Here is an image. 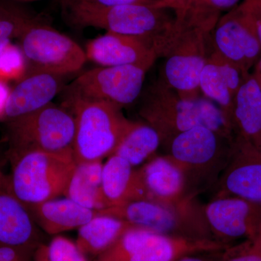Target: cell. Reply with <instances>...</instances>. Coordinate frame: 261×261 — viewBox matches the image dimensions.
<instances>
[{
  "label": "cell",
  "mask_w": 261,
  "mask_h": 261,
  "mask_svg": "<svg viewBox=\"0 0 261 261\" xmlns=\"http://www.w3.org/2000/svg\"><path fill=\"white\" fill-rule=\"evenodd\" d=\"M232 142L207 127L197 126L164 144L167 156L183 173L186 197L195 198L215 186L227 164Z\"/></svg>",
  "instance_id": "2"
},
{
  "label": "cell",
  "mask_w": 261,
  "mask_h": 261,
  "mask_svg": "<svg viewBox=\"0 0 261 261\" xmlns=\"http://www.w3.org/2000/svg\"><path fill=\"white\" fill-rule=\"evenodd\" d=\"M229 248L220 250V251L202 252V253L187 255L175 261H224L225 257L227 255L228 250Z\"/></svg>",
  "instance_id": "33"
},
{
  "label": "cell",
  "mask_w": 261,
  "mask_h": 261,
  "mask_svg": "<svg viewBox=\"0 0 261 261\" xmlns=\"http://www.w3.org/2000/svg\"><path fill=\"white\" fill-rule=\"evenodd\" d=\"M252 73L256 75L257 79L261 82V58L256 63V65H255V67H254V71Z\"/></svg>",
  "instance_id": "38"
},
{
  "label": "cell",
  "mask_w": 261,
  "mask_h": 261,
  "mask_svg": "<svg viewBox=\"0 0 261 261\" xmlns=\"http://www.w3.org/2000/svg\"><path fill=\"white\" fill-rule=\"evenodd\" d=\"M147 124L157 130L161 144L197 126H205L233 141V128L224 113L207 98L181 97L161 79L147 89L139 111Z\"/></svg>",
  "instance_id": "1"
},
{
  "label": "cell",
  "mask_w": 261,
  "mask_h": 261,
  "mask_svg": "<svg viewBox=\"0 0 261 261\" xmlns=\"http://www.w3.org/2000/svg\"><path fill=\"white\" fill-rule=\"evenodd\" d=\"M250 74L213 55L209 56L201 73L200 92L222 111L232 127L235 97Z\"/></svg>",
  "instance_id": "15"
},
{
  "label": "cell",
  "mask_w": 261,
  "mask_h": 261,
  "mask_svg": "<svg viewBox=\"0 0 261 261\" xmlns=\"http://www.w3.org/2000/svg\"><path fill=\"white\" fill-rule=\"evenodd\" d=\"M5 124L8 157L32 151H73L75 119L66 108L50 103Z\"/></svg>",
  "instance_id": "7"
},
{
  "label": "cell",
  "mask_w": 261,
  "mask_h": 261,
  "mask_svg": "<svg viewBox=\"0 0 261 261\" xmlns=\"http://www.w3.org/2000/svg\"><path fill=\"white\" fill-rule=\"evenodd\" d=\"M240 5L253 23L261 44V0H244Z\"/></svg>",
  "instance_id": "32"
},
{
  "label": "cell",
  "mask_w": 261,
  "mask_h": 261,
  "mask_svg": "<svg viewBox=\"0 0 261 261\" xmlns=\"http://www.w3.org/2000/svg\"><path fill=\"white\" fill-rule=\"evenodd\" d=\"M161 5L128 4L65 15L74 27H94L139 38L161 57L174 16Z\"/></svg>",
  "instance_id": "5"
},
{
  "label": "cell",
  "mask_w": 261,
  "mask_h": 261,
  "mask_svg": "<svg viewBox=\"0 0 261 261\" xmlns=\"http://www.w3.org/2000/svg\"><path fill=\"white\" fill-rule=\"evenodd\" d=\"M165 3L166 8L175 10L185 6L188 0H161Z\"/></svg>",
  "instance_id": "36"
},
{
  "label": "cell",
  "mask_w": 261,
  "mask_h": 261,
  "mask_svg": "<svg viewBox=\"0 0 261 261\" xmlns=\"http://www.w3.org/2000/svg\"><path fill=\"white\" fill-rule=\"evenodd\" d=\"M147 70L134 65L94 68L70 84L66 97L101 101L122 109L140 96Z\"/></svg>",
  "instance_id": "9"
},
{
  "label": "cell",
  "mask_w": 261,
  "mask_h": 261,
  "mask_svg": "<svg viewBox=\"0 0 261 261\" xmlns=\"http://www.w3.org/2000/svg\"><path fill=\"white\" fill-rule=\"evenodd\" d=\"M11 89L7 82L0 80V121L3 120L5 108H6Z\"/></svg>",
  "instance_id": "35"
},
{
  "label": "cell",
  "mask_w": 261,
  "mask_h": 261,
  "mask_svg": "<svg viewBox=\"0 0 261 261\" xmlns=\"http://www.w3.org/2000/svg\"><path fill=\"white\" fill-rule=\"evenodd\" d=\"M10 186L27 207L64 197L77 163L73 151H32L8 157Z\"/></svg>",
  "instance_id": "4"
},
{
  "label": "cell",
  "mask_w": 261,
  "mask_h": 261,
  "mask_svg": "<svg viewBox=\"0 0 261 261\" xmlns=\"http://www.w3.org/2000/svg\"><path fill=\"white\" fill-rule=\"evenodd\" d=\"M48 261H88L75 242L62 236L55 237L46 245Z\"/></svg>",
  "instance_id": "29"
},
{
  "label": "cell",
  "mask_w": 261,
  "mask_h": 261,
  "mask_svg": "<svg viewBox=\"0 0 261 261\" xmlns=\"http://www.w3.org/2000/svg\"><path fill=\"white\" fill-rule=\"evenodd\" d=\"M18 39L27 62V75L47 73L65 76L79 71L87 60L85 50L73 39L33 19Z\"/></svg>",
  "instance_id": "8"
},
{
  "label": "cell",
  "mask_w": 261,
  "mask_h": 261,
  "mask_svg": "<svg viewBox=\"0 0 261 261\" xmlns=\"http://www.w3.org/2000/svg\"><path fill=\"white\" fill-rule=\"evenodd\" d=\"M85 53L87 59L102 67L134 65L147 70L159 58L153 48L142 39L109 32L91 40Z\"/></svg>",
  "instance_id": "14"
},
{
  "label": "cell",
  "mask_w": 261,
  "mask_h": 261,
  "mask_svg": "<svg viewBox=\"0 0 261 261\" xmlns=\"http://www.w3.org/2000/svg\"><path fill=\"white\" fill-rule=\"evenodd\" d=\"M102 161L77 163L64 197L96 211L109 207L103 194Z\"/></svg>",
  "instance_id": "22"
},
{
  "label": "cell",
  "mask_w": 261,
  "mask_h": 261,
  "mask_svg": "<svg viewBox=\"0 0 261 261\" xmlns=\"http://www.w3.org/2000/svg\"><path fill=\"white\" fill-rule=\"evenodd\" d=\"M63 75L47 73L25 75L11 89L3 121L34 112L51 103L63 87Z\"/></svg>",
  "instance_id": "16"
},
{
  "label": "cell",
  "mask_w": 261,
  "mask_h": 261,
  "mask_svg": "<svg viewBox=\"0 0 261 261\" xmlns=\"http://www.w3.org/2000/svg\"><path fill=\"white\" fill-rule=\"evenodd\" d=\"M32 20L22 12L0 3V55L12 39H18Z\"/></svg>",
  "instance_id": "26"
},
{
  "label": "cell",
  "mask_w": 261,
  "mask_h": 261,
  "mask_svg": "<svg viewBox=\"0 0 261 261\" xmlns=\"http://www.w3.org/2000/svg\"><path fill=\"white\" fill-rule=\"evenodd\" d=\"M23 1H35V0H23Z\"/></svg>",
  "instance_id": "39"
},
{
  "label": "cell",
  "mask_w": 261,
  "mask_h": 261,
  "mask_svg": "<svg viewBox=\"0 0 261 261\" xmlns=\"http://www.w3.org/2000/svg\"><path fill=\"white\" fill-rule=\"evenodd\" d=\"M235 137L261 146V82L253 73L239 89L233 110Z\"/></svg>",
  "instance_id": "20"
},
{
  "label": "cell",
  "mask_w": 261,
  "mask_h": 261,
  "mask_svg": "<svg viewBox=\"0 0 261 261\" xmlns=\"http://www.w3.org/2000/svg\"><path fill=\"white\" fill-rule=\"evenodd\" d=\"M161 145L157 130L147 123L137 122L113 154L123 158L135 168L149 159Z\"/></svg>",
  "instance_id": "24"
},
{
  "label": "cell",
  "mask_w": 261,
  "mask_h": 261,
  "mask_svg": "<svg viewBox=\"0 0 261 261\" xmlns=\"http://www.w3.org/2000/svg\"><path fill=\"white\" fill-rule=\"evenodd\" d=\"M215 186V197L233 196L261 205V146L236 136L227 164Z\"/></svg>",
  "instance_id": "12"
},
{
  "label": "cell",
  "mask_w": 261,
  "mask_h": 261,
  "mask_svg": "<svg viewBox=\"0 0 261 261\" xmlns=\"http://www.w3.org/2000/svg\"><path fill=\"white\" fill-rule=\"evenodd\" d=\"M75 119L73 152L77 163L102 161L114 153L137 125L123 116L121 108L101 101L66 97Z\"/></svg>",
  "instance_id": "3"
},
{
  "label": "cell",
  "mask_w": 261,
  "mask_h": 261,
  "mask_svg": "<svg viewBox=\"0 0 261 261\" xmlns=\"http://www.w3.org/2000/svg\"><path fill=\"white\" fill-rule=\"evenodd\" d=\"M61 1L62 10L64 15L128 4L161 5L165 8V3L161 0H61Z\"/></svg>",
  "instance_id": "28"
},
{
  "label": "cell",
  "mask_w": 261,
  "mask_h": 261,
  "mask_svg": "<svg viewBox=\"0 0 261 261\" xmlns=\"http://www.w3.org/2000/svg\"><path fill=\"white\" fill-rule=\"evenodd\" d=\"M154 233L146 228H130L95 261H128Z\"/></svg>",
  "instance_id": "25"
},
{
  "label": "cell",
  "mask_w": 261,
  "mask_h": 261,
  "mask_svg": "<svg viewBox=\"0 0 261 261\" xmlns=\"http://www.w3.org/2000/svg\"><path fill=\"white\" fill-rule=\"evenodd\" d=\"M42 240L40 228L12 191L8 174L0 168V244L35 252Z\"/></svg>",
  "instance_id": "13"
},
{
  "label": "cell",
  "mask_w": 261,
  "mask_h": 261,
  "mask_svg": "<svg viewBox=\"0 0 261 261\" xmlns=\"http://www.w3.org/2000/svg\"><path fill=\"white\" fill-rule=\"evenodd\" d=\"M27 62L19 46L10 43L0 55V80L20 82L27 75Z\"/></svg>",
  "instance_id": "27"
},
{
  "label": "cell",
  "mask_w": 261,
  "mask_h": 261,
  "mask_svg": "<svg viewBox=\"0 0 261 261\" xmlns=\"http://www.w3.org/2000/svg\"><path fill=\"white\" fill-rule=\"evenodd\" d=\"M145 193V200L176 205L185 196V178L181 169L168 156H158L137 169Z\"/></svg>",
  "instance_id": "17"
},
{
  "label": "cell",
  "mask_w": 261,
  "mask_h": 261,
  "mask_svg": "<svg viewBox=\"0 0 261 261\" xmlns=\"http://www.w3.org/2000/svg\"><path fill=\"white\" fill-rule=\"evenodd\" d=\"M34 251L0 244V261H33Z\"/></svg>",
  "instance_id": "31"
},
{
  "label": "cell",
  "mask_w": 261,
  "mask_h": 261,
  "mask_svg": "<svg viewBox=\"0 0 261 261\" xmlns=\"http://www.w3.org/2000/svg\"><path fill=\"white\" fill-rule=\"evenodd\" d=\"M231 247L214 239H192L154 233L128 261H175L202 252L220 251Z\"/></svg>",
  "instance_id": "18"
},
{
  "label": "cell",
  "mask_w": 261,
  "mask_h": 261,
  "mask_svg": "<svg viewBox=\"0 0 261 261\" xmlns=\"http://www.w3.org/2000/svg\"><path fill=\"white\" fill-rule=\"evenodd\" d=\"M210 55L246 73L261 58V44L251 20L240 5L220 18L210 40Z\"/></svg>",
  "instance_id": "10"
},
{
  "label": "cell",
  "mask_w": 261,
  "mask_h": 261,
  "mask_svg": "<svg viewBox=\"0 0 261 261\" xmlns=\"http://www.w3.org/2000/svg\"><path fill=\"white\" fill-rule=\"evenodd\" d=\"M39 228L49 235L80 228L98 211L80 205L68 197H57L27 207Z\"/></svg>",
  "instance_id": "19"
},
{
  "label": "cell",
  "mask_w": 261,
  "mask_h": 261,
  "mask_svg": "<svg viewBox=\"0 0 261 261\" xmlns=\"http://www.w3.org/2000/svg\"><path fill=\"white\" fill-rule=\"evenodd\" d=\"M203 211L214 238L223 243L253 240L261 234L260 204L233 196L215 197Z\"/></svg>",
  "instance_id": "11"
},
{
  "label": "cell",
  "mask_w": 261,
  "mask_h": 261,
  "mask_svg": "<svg viewBox=\"0 0 261 261\" xmlns=\"http://www.w3.org/2000/svg\"><path fill=\"white\" fill-rule=\"evenodd\" d=\"M34 261H48L46 254V245L42 244L38 247L34 252Z\"/></svg>",
  "instance_id": "37"
},
{
  "label": "cell",
  "mask_w": 261,
  "mask_h": 261,
  "mask_svg": "<svg viewBox=\"0 0 261 261\" xmlns=\"http://www.w3.org/2000/svg\"><path fill=\"white\" fill-rule=\"evenodd\" d=\"M98 213L161 234L216 240L206 221L203 207L201 208L195 204L193 198H187L176 205L147 200L130 201Z\"/></svg>",
  "instance_id": "6"
},
{
  "label": "cell",
  "mask_w": 261,
  "mask_h": 261,
  "mask_svg": "<svg viewBox=\"0 0 261 261\" xmlns=\"http://www.w3.org/2000/svg\"><path fill=\"white\" fill-rule=\"evenodd\" d=\"M198 1L222 13L224 11L226 10L229 11L230 10L238 6L240 0H198Z\"/></svg>",
  "instance_id": "34"
},
{
  "label": "cell",
  "mask_w": 261,
  "mask_h": 261,
  "mask_svg": "<svg viewBox=\"0 0 261 261\" xmlns=\"http://www.w3.org/2000/svg\"><path fill=\"white\" fill-rule=\"evenodd\" d=\"M224 261H261V234L230 247Z\"/></svg>",
  "instance_id": "30"
},
{
  "label": "cell",
  "mask_w": 261,
  "mask_h": 261,
  "mask_svg": "<svg viewBox=\"0 0 261 261\" xmlns=\"http://www.w3.org/2000/svg\"><path fill=\"white\" fill-rule=\"evenodd\" d=\"M132 227L123 220L98 213L79 228L75 243L86 256L99 257Z\"/></svg>",
  "instance_id": "23"
},
{
  "label": "cell",
  "mask_w": 261,
  "mask_h": 261,
  "mask_svg": "<svg viewBox=\"0 0 261 261\" xmlns=\"http://www.w3.org/2000/svg\"><path fill=\"white\" fill-rule=\"evenodd\" d=\"M102 185L109 207L130 201L145 200V190L138 171L116 154L110 156L103 163Z\"/></svg>",
  "instance_id": "21"
}]
</instances>
